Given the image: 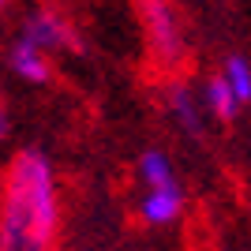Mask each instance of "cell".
Masks as SVG:
<instances>
[{"mask_svg": "<svg viewBox=\"0 0 251 251\" xmlns=\"http://www.w3.org/2000/svg\"><path fill=\"white\" fill-rule=\"evenodd\" d=\"M218 75L229 83V90L236 94V101H240V105L251 101V60L244 56V52H229Z\"/></svg>", "mask_w": 251, "mask_h": 251, "instance_id": "cell-9", "label": "cell"}, {"mask_svg": "<svg viewBox=\"0 0 251 251\" xmlns=\"http://www.w3.org/2000/svg\"><path fill=\"white\" fill-rule=\"evenodd\" d=\"M143 15H147V30L157 56L165 64H176L184 56V34H180V19L173 4L169 0H143Z\"/></svg>", "mask_w": 251, "mask_h": 251, "instance_id": "cell-2", "label": "cell"}, {"mask_svg": "<svg viewBox=\"0 0 251 251\" xmlns=\"http://www.w3.org/2000/svg\"><path fill=\"white\" fill-rule=\"evenodd\" d=\"M4 8H8V0H0V11H4Z\"/></svg>", "mask_w": 251, "mask_h": 251, "instance_id": "cell-11", "label": "cell"}, {"mask_svg": "<svg viewBox=\"0 0 251 251\" xmlns=\"http://www.w3.org/2000/svg\"><path fill=\"white\" fill-rule=\"evenodd\" d=\"M202 113H210L214 120H221V124H232L236 116L244 113V105L236 101V94L229 90V83L221 79V75H210L206 83H202Z\"/></svg>", "mask_w": 251, "mask_h": 251, "instance_id": "cell-7", "label": "cell"}, {"mask_svg": "<svg viewBox=\"0 0 251 251\" xmlns=\"http://www.w3.org/2000/svg\"><path fill=\"white\" fill-rule=\"evenodd\" d=\"M165 101H169V116H173V124L184 131L188 139H199L202 135V101L195 94H191V86L188 83H173L169 86V94H165Z\"/></svg>", "mask_w": 251, "mask_h": 251, "instance_id": "cell-5", "label": "cell"}, {"mask_svg": "<svg viewBox=\"0 0 251 251\" xmlns=\"http://www.w3.org/2000/svg\"><path fill=\"white\" fill-rule=\"evenodd\" d=\"M139 214L150 225H173L184 214V188L180 184H173V188H147V195L139 199Z\"/></svg>", "mask_w": 251, "mask_h": 251, "instance_id": "cell-6", "label": "cell"}, {"mask_svg": "<svg viewBox=\"0 0 251 251\" xmlns=\"http://www.w3.org/2000/svg\"><path fill=\"white\" fill-rule=\"evenodd\" d=\"M8 131H11V116H8V109L0 105V139H8Z\"/></svg>", "mask_w": 251, "mask_h": 251, "instance_id": "cell-10", "label": "cell"}, {"mask_svg": "<svg viewBox=\"0 0 251 251\" xmlns=\"http://www.w3.org/2000/svg\"><path fill=\"white\" fill-rule=\"evenodd\" d=\"M8 68H11L15 79H23V83H30V86H45L52 79L49 52H42L38 45L26 42V38H19V42L8 49Z\"/></svg>", "mask_w": 251, "mask_h": 251, "instance_id": "cell-4", "label": "cell"}, {"mask_svg": "<svg viewBox=\"0 0 251 251\" xmlns=\"http://www.w3.org/2000/svg\"><path fill=\"white\" fill-rule=\"evenodd\" d=\"M60 225L52 157L23 147L11 157L0 191V251H49Z\"/></svg>", "mask_w": 251, "mask_h": 251, "instance_id": "cell-1", "label": "cell"}, {"mask_svg": "<svg viewBox=\"0 0 251 251\" xmlns=\"http://www.w3.org/2000/svg\"><path fill=\"white\" fill-rule=\"evenodd\" d=\"M23 38H26L30 45H38L42 52H79V49H83L79 38H75V30L56 15V11H49V8H38V11L26 15V23H23Z\"/></svg>", "mask_w": 251, "mask_h": 251, "instance_id": "cell-3", "label": "cell"}, {"mask_svg": "<svg viewBox=\"0 0 251 251\" xmlns=\"http://www.w3.org/2000/svg\"><path fill=\"white\" fill-rule=\"evenodd\" d=\"M135 173H139L143 191H147V188H173V184H180L173 157H169L165 150H157V147H150V150H143V154H139Z\"/></svg>", "mask_w": 251, "mask_h": 251, "instance_id": "cell-8", "label": "cell"}]
</instances>
